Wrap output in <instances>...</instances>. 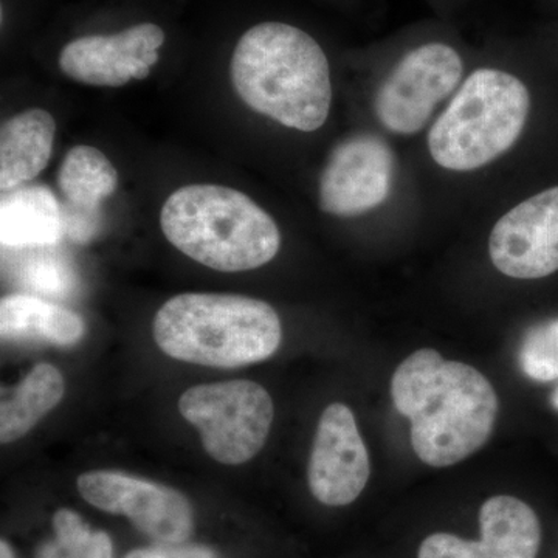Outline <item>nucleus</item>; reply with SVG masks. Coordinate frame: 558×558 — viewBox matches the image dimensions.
<instances>
[{
  "label": "nucleus",
  "instance_id": "dca6fc26",
  "mask_svg": "<svg viewBox=\"0 0 558 558\" xmlns=\"http://www.w3.org/2000/svg\"><path fill=\"white\" fill-rule=\"evenodd\" d=\"M65 231L64 209L46 186H17L0 201V241L3 247H50Z\"/></svg>",
  "mask_w": 558,
  "mask_h": 558
},
{
  "label": "nucleus",
  "instance_id": "f257e3e1",
  "mask_svg": "<svg viewBox=\"0 0 558 558\" xmlns=\"http://www.w3.org/2000/svg\"><path fill=\"white\" fill-rule=\"evenodd\" d=\"M391 398L411 421L414 453L432 468H450L483 449L499 409L497 392L478 369L429 348L400 363Z\"/></svg>",
  "mask_w": 558,
  "mask_h": 558
},
{
  "label": "nucleus",
  "instance_id": "9b49d317",
  "mask_svg": "<svg viewBox=\"0 0 558 558\" xmlns=\"http://www.w3.org/2000/svg\"><path fill=\"white\" fill-rule=\"evenodd\" d=\"M369 454L343 403H332L318 422L307 480L312 495L326 506H348L368 483Z\"/></svg>",
  "mask_w": 558,
  "mask_h": 558
},
{
  "label": "nucleus",
  "instance_id": "b1692460",
  "mask_svg": "<svg viewBox=\"0 0 558 558\" xmlns=\"http://www.w3.org/2000/svg\"><path fill=\"white\" fill-rule=\"evenodd\" d=\"M550 403H553L554 410L558 411V387L554 389L553 396H550Z\"/></svg>",
  "mask_w": 558,
  "mask_h": 558
},
{
  "label": "nucleus",
  "instance_id": "412c9836",
  "mask_svg": "<svg viewBox=\"0 0 558 558\" xmlns=\"http://www.w3.org/2000/svg\"><path fill=\"white\" fill-rule=\"evenodd\" d=\"M17 279L25 289L49 295H64L73 286L68 264L50 255L31 256L17 267Z\"/></svg>",
  "mask_w": 558,
  "mask_h": 558
},
{
  "label": "nucleus",
  "instance_id": "a211bd4d",
  "mask_svg": "<svg viewBox=\"0 0 558 558\" xmlns=\"http://www.w3.org/2000/svg\"><path fill=\"white\" fill-rule=\"evenodd\" d=\"M64 379L54 366L40 363L27 374L20 387L2 399L0 439L13 442L27 435L50 413L64 396Z\"/></svg>",
  "mask_w": 558,
  "mask_h": 558
},
{
  "label": "nucleus",
  "instance_id": "6e6552de",
  "mask_svg": "<svg viewBox=\"0 0 558 558\" xmlns=\"http://www.w3.org/2000/svg\"><path fill=\"white\" fill-rule=\"evenodd\" d=\"M81 497L95 508L128 517L143 534L179 545L193 532V509L174 488L117 472H89L78 478Z\"/></svg>",
  "mask_w": 558,
  "mask_h": 558
},
{
  "label": "nucleus",
  "instance_id": "4be33fe9",
  "mask_svg": "<svg viewBox=\"0 0 558 558\" xmlns=\"http://www.w3.org/2000/svg\"><path fill=\"white\" fill-rule=\"evenodd\" d=\"M126 558H218L211 550L202 546H174V548L135 549Z\"/></svg>",
  "mask_w": 558,
  "mask_h": 558
},
{
  "label": "nucleus",
  "instance_id": "aec40b11",
  "mask_svg": "<svg viewBox=\"0 0 558 558\" xmlns=\"http://www.w3.org/2000/svg\"><path fill=\"white\" fill-rule=\"evenodd\" d=\"M57 539L70 558H113L112 542L102 531H90L78 513L61 509L54 513Z\"/></svg>",
  "mask_w": 558,
  "mask_h": 558
},
{
  "label": "nucleus",
  "instance_id": "5701e85b",
  "mask_svg": "<svg viewBox=\"0 0 558 558\" xmlns=\"http://www.w3.org/2000/svg\"><path fill=\"white\" fill-rule=\"evenodd\" d=\"M38 558H70L68 553L61 548L60 543L58 545H51L47 543L43 548L39 549Z\"/></svg>",
  "mask_w": 558,
  "mask_h": 558
},
{
  "label": "nucleus",
  "instance_id": "4468645a",
  "mask_svg": "<svg viewBox=\"0 0 558 558\" xmlns=\"http://www.w3.org/2000/svg\"><path fill=\"white\" fill-rule=\"evenodd\" d=\"M119 174L108 157L92 146H75L62 160L58 186L72 211H64L65 231L78 242L95 233V213L117 189Z\"/></svg>",
  "mask_w": 558,
  "mask_h": 558
},
{
  "label": "nucleus",
  "instance_id": "6ab92c4d",
  "mask_svg": "<svg viewBox=\"0 0 558 558\" xmlns=\"http://www.w3.org/2000/svg\"><path fill=\"white\" fill-rule=\"evenodd\" d=\"M519 363L531 380H558V318L527 330L521 341Z\"/></svg>",
  "mask_w": 558,
  "mask_h": 558
},
{
  "label": "nucleus",
  "instance_id": "423d86ee",
  "mask_svg": "<svg viewBox=\"0 0 558 558\" xmlns=\"http://www.w3.org/2000/svg\"><path fill=\"white\" fill-rule=\"evenodd\" d=\"M179 410L199 429L209 457L229 465L244 464L259 453L275 416L269 392L250 380L186 389L179 400Z\"/></svg>",
  "mask_w": 558,
  "mask_h": 558
},
{
  "label": "nucleus",
  "instance_id": "f8f14e48",
  "mask_svg": "<svg viewBox=\"0 0 558 558\" xmlns=\"http://www.w3.org/2000/svg\"><path fill=\"white\" fill-rule=\"evenodd\" d=\"M480 542L433 534L422 542L417 558H537L542 526L526 502L509 495L488 498L480 510Z\"/></svg>",
  "mask_w": 558,
  "mask_h": 558
},
{
  "label": "nucleus",
  "instance_id": "ddd939ff",
  "mask_svg": "<svg viewBox=\"0 0 558 558\" xmlns=\"http://www.w3.org/2000/svg\"><path fill=\"white\" fill-rule=\"evenodd\" d=\"M159 25L137 24L116 35L83 36L61 50L60 69L69 78L98 87H121L131 78H148L143 58L163 46Z\"/></svg>",
  "mask_w": 558,
  "mask_h": 558
},
{
  "label": "nucleus",
  "instance_id": "9d476101",
  "mask_svg": "<svg viewBox=\"0 0 558 558\" xmlns=\"http://www.w3.org/2000/svg\"><path fill=\"white\" fill-rule=\"evenodd\" d=\"M492 264L506 277L539 279L558 271V186L521 202L490 233Z\"/></svg>",
  "mask_w": 558,
  "mask_h": 558
},
{
  "label": "nucleus",
  "instance_id": "39448f33",
  "mask_svg": "<svg viewBox=\"0 0 558 558\" xmlns=\"http://www.w3.org/2000/svg\"><path fill=\"white\" fill-rule=\"evenodd\" d=\"M529 109L531 95L523 81L502 70H476L433 124L429 154L450 171L486 167L520 138Z\"/></svg>",
  "mask_w": 558,
  "mask_h": 558
},
{
  "label": "nucleus",
  "instance_id": "f03ea898",
  "mask_svg": "<svg viewBox=\"0 0 558 558\" xmlns=\"http://www.w3.org/2000/svg\"><path fill=\"white\" fill-rule=\"evenodd\" d=\"M242 101L282 126L314 132L332 105L329 61L317 40L284 22H263L241 36L230 64Z\"/></svg>",
  "mask_w": 558,
  "mask_h": 558
},
{
  "label": "nucleus",
  "instance_id": "7ed1b4c3",
  "mask_svg": "<svg viewBox=\"0 0 558 558\" xmlns=\"http://www.w3.org/2000/svg\"><path fill=\"white\" fill-rule=\"evenodd\" d=\"M165 354L213 368H240L271 357L282 340L281 319L266 301L226 293H182L154 318Z\"/></svg>",
  "mask_w": 558,
  "mask_h": 558
},
{
  "label": "nucleus",
  "instance_id": "f3484780",
  "mask_svg": "<svg viewBox=\"0 0 558 558\" xmlns=\"http://www.w3.org/2000/svg\"><path fill=\"white\" fill-rule=\"evenodd\" d=\"M0 332L5 341L70 347L83 339L84 322L75 312L49 301L10 295L0 301Z\"/></svg>",
  "mask_w": 558,
  "mask_h": 558
},
{
  "label": "nucleus",
  "instance_id": "20e7f679",
  "mask_svg": "<svg viewBox=\"0 0 558 558\" xmlns=\"http://www.w3.org/2000/svg\"><path fill=\"white\" fill-rule=\"evenodd\" d=\"M161 230L189 258L219 271L258 269L277 256L281 233L247 194L222 185H189L168 197Z\"/></svg>",
  "mask_w": 558,
  "mask_h": 558
},
{
  "label": "nucleus",
  "instance_id": "0eeeda50",
  "mask_svg": "<svg viewBox=\"0 0 558 558\" xmlns=\"http://www.w3.org/2000/svg\"><path fill=\"white\" fill-rule=\"evenodd\" d=\"M462 69L458 51L447 44H425L411 50L377 92L374 108L380 123L395 134H416L436 106L457 89Z\"/></svg>",
  "mask_w": 558,
  "mask_h": 558
},
{
  "label": "nucleus",
  "instance_id": "2eb2a0df",
  "mask_svg": "<svg viewBox=\"0 0 558 558\" xmlns=\"http://www.w3.org/2000/svg\"><path fill=\"white\" fill-rule=\"evenodd\" d=\"M57 123L44 109H28L11 117L0 131V189L25 185L49 165Z\"/></svg>",
  "mask_w": 558,
  "mask_h": 558
},
{
  "label": "nucleus",
  "instance_id": "1a4fd4ad",
  "mask_svg": "<svg viewBox=\"0 0 558 558\" xmlns=\"http://www.w3.org/2000/svg\"><path fill=\"white\" fill-rule=\"evenodd\" d=\"M395 153L376 135H354L330 153L319 179V208L354 218L388 199L395 179Z\"/></svg>",
  "mask_w": 558,
  "mask_h": 558
}]
</instances>
